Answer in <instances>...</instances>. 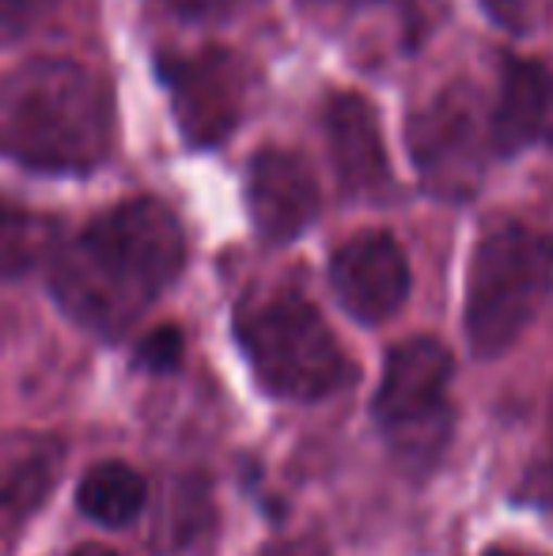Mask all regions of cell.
<instances>
[{
	"label": "cell",
	"mask_w": 553,
	"mask_h": 556,
	"mask_svg": "<svg viewBox=\"0 0 553 556\" xmlns=\"http://www.w3.org/2000/svg\"><path fill=\"white\" fill-rule=\"evenodd\" d=\"M186 265V231L155 198H134L96 216L53 250L50 288L80 330L122 337L167 292Z\"/></svg>",
	"instance_id": "6da1fadb"
},
{
	"label": "cell",
	"mask_w": 553,
	"mask_h": 556,
	"mask_svg": "<svg viewBox=\"0 0 553 556\" xmlns=\"http://www.w3.org/2000/svg\"><path fill=\"white\" fill-rule=\"evenodd\" d=\"M114 148V96L96 68L35 58L0 80V155L38 175H88Z\"/></svg>",
	"instance_id": "7a4b0ae2"
},
{
	"label": "cell",
	"mask_w": 553,
	"mask_h": 556,
	"mask_svg": "<svg viewBox=\"0 0 553 556\" xmlns=\"http://www.w3.org/2000/svg\"><path fill=\"white\" fill-rule=\"evenodd\" d=\"M553 288V235L524 220L486 227L466 269L463 330L470 352L493 359L524 337Z\"/></svg>",
	"instance_id": "3957f363"
},
{
	"label": "cell",
	"mask_w": 553,
	"mask_h": 556,
	"mask_svg": "<svg viewBox=\"0 0 553 556\" xmlns=\"http://www.w3.org/2000/svg\"><path fill=\"white\" fill-rule=\"evenodd\" d=\"M236 341L262 390L280 402H323L353 379L338 337L300 292L243 303L236 311Z\"/></svg>",
	"instance_id": "277c9868"
},
{
	"label": "cell",
	"mask_w": 553,
	"mask_h": 556,
	"mask_svg": "<svg viewBox=\"0 0 553 556\" xmlns=\"http://www.w3.org/2000/svg\"><path fill=\"white\" fill-rule=\"evenodd\" d=\"M451 375H455V359L448 344L436 337H410L387 352L372 413L387 440L410 458L432 462L448 443Z\"/></svg>",
	"instance_id": "5b68a950"
},
{
	"label": "cell",
	"mask_w": 553,
	"mask_h": 556,
	"mask_svg": "<svg viewBox=\"0 0 553 556\" xmlns=\"http://www.w3.org/2000/svg\"><path fill=\"white\" fill-rule=\"evenodd\" d=\"M160 80L167 84L175 122L193 148H216L228 140L243 122L254 88L247 61L221 46L160 53Z\"/></svg>",
	"instance_id": "8992f818"
},
{
	"label": "cell",
	"mask_w": 553,
	"mask_h": 556,
	"mask_svg": "<svg viewBox=\"0 0 553 556\" xmlns=\"http://www.w3.org/2000/svg\"><path fill=\"white\" fill-rule=\"evenodd\" d=\"M406 137L420 178L443 198H466L478 182L486 155H497L489 117L481 122L478 103L463 88L440 91L432 103L420 106L410 117Z\"/></svg>",
	"instance_id": "52a82bcc"
},
{
	"label": "cell",
	"mask_w": 553,
	"mask_h": 556,
	"mask_svg": "<svg viewBox=\"0 0 553 556\" xmlns=\"http://www.w3.org/2000/svg\"><path fill=\"white\" fill-rule=\"evenodd\" d=\"M330 288L349 318L379 326L410 300V262L387 231H361L330 257Z\"/></svg>",
	"instance_id": "ba28073f"
},
{
	"label": "cell",
	"mask_w": 553,
	"mask_h": 556,
	"mask_svg": "<svg viewBox=\"0 0 553 556\" xmlns=\"http://www.w3.org/2000/svg\"><path fill=\"white\" fill-rule=\"evenodd\" d=\"M247 213L262 242L285 247L318 216V178L292 148H259L247 163Z\"/></svg>",
	"instance_id": "9c48e42d"
},
{
	"label": "cell",
	"mask_w": 553,
	"mask_h": 556,
	"mask_svg": "<svg viewBox=\"0 0 553 556\" xmlns=\"http://www.w3.org/2000/svg\"><path fill=\"white\" fill-rule=\"evenodd\" d=\"M489 137L497 155L553 144V73L542 61L504 58L497 99L489 106Z\"/></svg>",
	"instance_id": "30bf717a"
},
{
	"label": "cell",
	"mask_w": 553,
	"mask_h": 556,
	"mask_svg": "<svg viewBox=\"0 0 553 556\" xmlns=\"http://www.w3.org/2000/svg\"><path fill=\"white\" fill-rule=\"evenodd\" d=\"M65 469V443L50 432L0 435V538H12L46 507Z\"/></svg>",
	"instance_id": "8fae6325"
},
{
	"label": "cell",
	"mask_w": 553,
	"mask_h": 556,
	"mask_svg": "<svg viewBox=\"0 0 553 556\" xmlns=\"http://www.w3.org/2000/svg\"><path fill=\"white\" fill-rule=\"evenodd\" d=\"M326 144L338 170V182L349 193H379L391 182V160H387L379 114L356 91H341L326 103Z\"/></svg>",
	"instance_id": "7c38bea8"
},
{
	"label": "cell",
	"mask_w": 553,
	"mask_h": 556,
	"mask_svg": "<svg viewBox=\"0 0 553 556\" xmlns=\"http://www.w3.org/2000/svg\"><path fill=\"white\" fill-rule=\"evenodd\" d=\"M148 504V484L129 462H96L76 484V507L84 519L106 530H122L140 519Z\"/></svg>",
	"instance_id": "4fadbf2b"
},
{
	"label": "cell",
	"mask_w": 553,
	"mask_h": 556,
	"mask_svg": "<svg viewBox=\"0 0 553 556\" xmlns=\"http://www.w3.org/2000/svg\"><path fill=\"white\" fill-rule=\"evenodd\" d=\"M53 224L0 198V280H15L53 254Z\"/></svg>",
	"instance_id": "5bb4252c"
},
{
	"label": "cell",
	"mask_w": 553,
	"mask_h": 556,
	"mask_svg": "<svg viewBox=\"0 0 553 556\" xmlns=\"http://www.w3.org/2000/svg\"><path fill=\"white\" fill-rule=\"evenodd\" d=\"M183 364V333L175 326H160L137 344V367H148V371H175Z\"/></svg>",
	"instance_id": "9a60e30c"
},
{
	"label": "cell",
	"mask_w": 553,
	"mask_h": 556,
	"mask_svg": "<svg viewBox=\"0 0 553 556\" xmlns=\"http://www.w3.org/2000/svg\"><path fill=\"white\" fill-rule=\"evenodd\" d=\"M53 4H58V0H0V46L15 42V38H23L27 30H35Z\"/></svg>",
	"instance_id": "2e32d148"
},
{
	"label": "cell",
	"mask_w": 553,
	"mask_h": 556,
	"mask_svg": "<svg viewBox=\"0 0 553 556\" xmlns=\"http://www.w3.org/2000/svg\"><path fill=\"white\" fill-rule=\"evenodd\" d=\"M239 0H171L178 15H193V20H205V15H224L231 12Z\"/></svg>",
	"instance_id": "e0dca14e"
},
{
	"label": "cell",
	"mask_w": 553,
	"mask_h": 556,
	"mask_svg": "<svg viewBox=\"0 0 553 556\" xmlns=\"http://www.w3.org/2000/svg\"><path fill=\"white\" fill-rule=\"evenodd\" d=\"M481 4H486V12L493 15L497 23H519L524 0H481Z\"/></svg>",
	"instance_id": "ac0fdd59"
},
{
	"label": "cell",
	"mask_w": 553,
	"mask_h": 556,
	"mask_svg": "<svg viewBox=\"0 0 553 556\" xmlns=\"http://www.w3.org/2000/svg\"><path fill=\"white\" fill-rule=\"evenodd\" d=\"M68 556H122V553L106 549V545H99V542H88V545H80V549H73Z\"/></svg>",
	"instance_id": "d6986e66"
},
{
	"label": "cell",
	"mask_w": 553,
	"mask_h": 556,
	"mask_svg": "<svg viewBox=\"0 0 553 556\" xmlns=\"http://www.w3.org/2000/svg\"><path fill=\"white\" fill-rule=\"evenodd\" d=\"M481 556H542V553H527V549H508V545H493V549H486Z\"/></svg>",
	"instance_id": "ffe728a7"
},
{
	"label": "cell",
	"mask_w": 553,
	"mask_h": 556,
	"mask_svg": "<svg viewBox=\"0 0 553 556\" xmlns=\"http://www.w3.org/2000/svg\"><path fill=\"white\" fill-rule=\"evenodd\" d=\"M334 4H379V0H334Z\"/></svg>",
	"instance_id": "44dd1931"
}]
</instances>
